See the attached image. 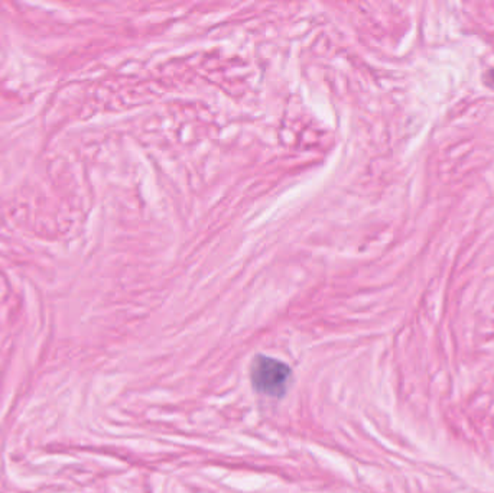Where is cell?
<instances>
[{
    "label": "cell",
    "instance_id": "cell-1",
    "mask_svg": "<svg viewBox=\"0 0 494 493\" xmlns=\"http://www.w3.org/2000/svg\"><path fill=\"white\" fill-rule=\"evenodd\" d=\"M291 368L276 358L258 355L251 365V382L255 391L270 398L285 397L291 382Z\"/></svg>",
    "mask_w": 494,
    "mask_h": 493
}]
</instances>
